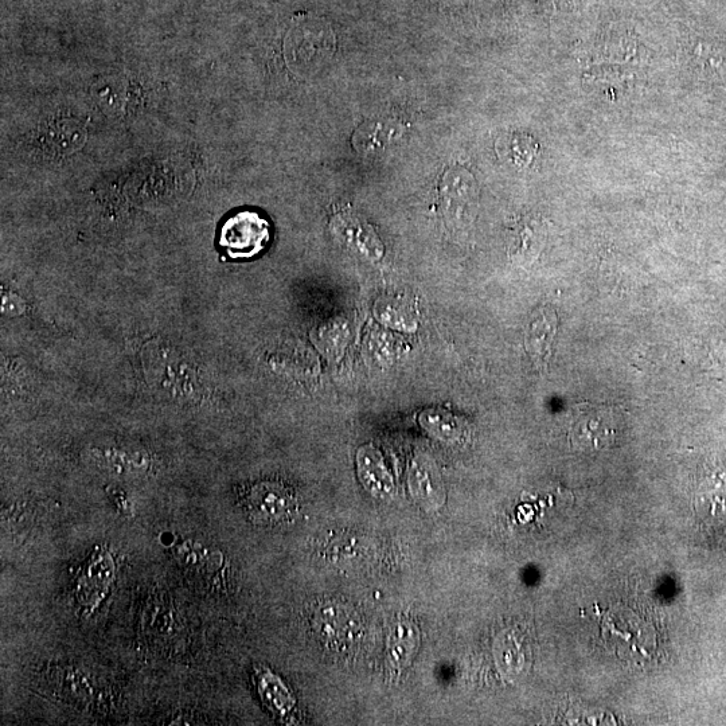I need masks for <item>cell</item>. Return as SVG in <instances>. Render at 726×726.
<instances>
[{
  "label": "cell",
  "mask_w": 726,
  "mask_h": 726,
  "mask_svg": "<svg viewBox=\"0 0 726 726\" xmlns=\"http://www.w3.org/2000/svg\"><path fill=\"white\" fill-rule=\"evenodd\" d=\"M380 124L365 123L354 135V144L359 151H376L385 143L386 135H382Z\"/></svg>",
  "instance_id": "cell-14"
},
{
  "label": "cell",
  "mask_w": 726,
  "mask_h": 726,
  "mask_svg": "<svg viewBox=\"0 0 726 726\" xmlns=\"http://www.w3.org/2000/svg\"><path fill=\"white\" fill-rule=\"evenodd\" d=\"M548 238V224L541 217H526L517 226V240L514 242V256L523 261L536 260L545 247Z\"/></svg>",
  "instance_id": "cell-10"
},
{
  "label": "cell",
  "mask_w": 726,
  "mask_h": 726,
  "mask_svg": "<svg viewBox=\"0 0 726 726\" xmlns=\"http://www.w3.org/2000/svg\"><path fill=\"white\" fill-rule=\"evenodd\" d=\"M115 579V564L105 550H97L89 561L77 583V597L84 607L93 608L107 595Z\"/></svg>",
  "instance_id": "cell-4"
},
{
  "label": "cell",
  "mask_w": 726,
  "mask_h": 726,
  "mask_svg": "<svg viewBox=\"0 0 726 726\" xmlns=\"http://www.w3.org/2000/svg\"><path fill=\"white\" fill-rule=\"evenodd\" d=\"M421 424L425 431L444 443H452L460 436V427L454 416L441 412H425L421 416Z\"/></svg>",
  "instance_id": "cell-13"
},
{
  "label": "cell",
  "mask_w": 726,
  "mask_h": 726,
  "mask_svg": "<svg viewBox=\"0 0 726 726\" xmlns=\"http://www.w3.org/2000/svg\"><path fill=\"white\" fill-rule=\"evenodd\" d=\"M419 630L409 622L397 623L389 640V658L394 667L404 669L419 649Z\"/></svg>",
  "instance_id": "cell-12"
},
{
  "label": "cell",
  "mask_w": 726,
  "mask_h": 726,
  "mask_svg": "<svg viewBox=\"0 0 726 726\" xmlns=\"http://www.w3.org/2000/svg\"><path fill=\"white\" fill-rule=\"evenodd\" d=\"M314 623L320 638L333 644L353 643L359 632L354 616L339 604L330 603L320 608Z\"/></svg>",
  "instance_id": "cell-8"
},
{
  "label": "cell",
  "mask_w": 726,
  "mask_h": 726,
  "mask_svg": "<svg viewBox=\"0 0 726 726\" xmlns=\"http://www.w3.org/2000/svg\"><path fill=\"white\" fill-rule=\"evenodd\" d=\"M441 198L448 217L460 224H468L476 214L478 194L471 175L466 178L446 177L441 185Z\"/></svg>",
  "instance_id": "cell-7"
},
{
  "label": "cell",
  "mask_w": 726,
  "mask_h": 726,
  "mask_svg": "<svg viewBox=\"0 0 726 726\" xmlns=\"http://www.w3.org/2000/svg\"><path fill=\"white\" fill-rule=\"evenodd\" d=\"M614 412L605 405H577L571 425V441L579 450L599 451L615 439Z\"/></svg>",
  "instance_id": "cell-2"
},
{
  "label": "cell",
  "mask_w": 726,
  "mask_h": 726,
  "mask_svg": "<svg viewBox=\"0 0 726 726\" xmlns=\"http://www.w3.org/2000/svg\"><path fill=\"white\" fill-rule=\"evenodd\" d=\"M92 456L100 467L116 475L135 476L144 474L148 470V464H150L147 456L140 455L138 452L117 450V448L93 450Z\"/></svg>",
  "instance_id": "cell-11"
},
{
  "label": "cell",
  "mask_w": 726,
  "mask_h": 726,
  "mask_svg": "<svg viewBox=\"0 0 726 726\" xmlns=\"http://www.w3.org/2000/svg\"><path fill=\"white\" fill-rule=\"evenodd\" d=\"M269 240V222L257 212L242 210L222 225L218 244L232 259H251L264 251Z\"/></svg>",
  "instance_id": "cell-1"
},
{
  "label": "cell",
  "mask_w": 726,
  "mask_h": 726,
  "mask_svg": "<svg viewBox=\"0 0 726 726\" xmlns=\"http://www.w3.org/2000/svg\"><path fill=\"white\" fill-rule=\"evenodd\" d=\"M557 331L558 316L548 306L538 308L529 320L525 335L526 349L541 372L548 370Z\"/></svg>",
  "instance_id": "cell-5"
},
{
  "label": "cell",
  "mask_w": 726,
  "mask_h": 726,
  "mask_svg": "<svg viewBox=\"0 0 726 726\" xmlns=\"http://www.w3.org/2000/svg\"><path fill=\"white\" fill-rule=\"evenodd\" d=\"M511 155L517 165L528 166L537 154V144L530 136H514L509 143Z\"/></svg>",
  "instance_id": "cell-15"
},
{
  "label": "cell",
  "mask_w": 726,
  "mask_h": 726,
  "mask_svg": "<svg viewBox=\"0 0 726 726\" xmlns=\"http://www.w3.org/2000/svg\"><path fill=\"white\" fill-rule=\"evenodd\" d=\"M357 471L362 486L380 501H388L396 494V484L384 456L373 446L359 448Z\"/></svg>",
  "instance_id": "cell-6"
},
{
  "label": "cell",
  "mask_w": 726,
  "mask_h": 726,
  "mask_svg": "<svg viewBox=\"0 0 726 726\" xmlns=\"http://www.w3.org/2000/svg\"><path fill=\"white\" fill-rule=\"evenodd\" d=\"M253 506L257 514L272 522L283 521L288 515L294 514L296 502L292 495L276 484H263L253 491Z\"/></svg>",
  "instance_id": "cell-9"
},
{
  "label": "cell",
  "mask_w": 726,
  "mask_h": 726,
  "mask_svg": "<svg viewBox=\"0 0 726 726\" xmlns=\"http://www.w3.org/2000/svg\"><path fill=\"white\" fill-rule=\"evenodd\" d=\"M409 490L413 499L427 511H437L446 502L443 480L439 468L428 456L413 459L408 475Z\"/></svg>",
  "instance_id": "cell-3"
}]
</instances>
